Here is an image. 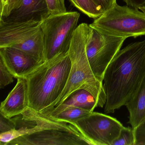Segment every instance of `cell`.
<instances>
[{
  "label": "cell",
  "instance_id": "21",
  "mask_svg": "<svg viewBox=\"0 0 145 145\" xmlns=\"http://www.w3.org/2000/svg\"><path fill=\"white\" fill-rule=\"evenodd\" d=\"M16 124L12 118H7L0 113V133L14 129Z\"/></svg>",
  "mask_w": 145,
  "mask_h": 145
},
{
  "label": "cell",
  "instance_id": "22",
  "mask_svg": "<svg viewBox=\"0 0 145 145\" xmlns=\"http://www.w3.org/2000/svg\"><path fill=\"white\" fill-rule=\"evenodd\" d=\"M133 130L135 137V145H145V120Z\"/></svg>",
  "mask_w": 145,
  "mask_h": 145
},
{
  "label": "cell",
  "instance_id": "26",
  "mask_svg": "<svg viewBox=\"0 0 145 145\" xmlns=\"http://www.w3.org/2000/svg\"><path fill=\"white\" fill-rule=\"evenodd\" d=\"M8 0H1V5H0V12L2 11L5 7L6 6L8 3Z\"/></svg>",
  "mask_w": 145,
  "mask_h": 145
},
{
  "label": "cell",
  "instance_id": "14",
  "mask_svg": "<svg viewBox=\"0 0 145 145\" xmlns=\"http://www.w3.org/2000/svg\"><path fill=\"white\" fill-rule=\"evenodd\" d=\"M97 107L96 100L91 93L86 90L80 89L74 91L62 103L55 107L46 115L53 117L70 107L80 108L92 112Z\"/></svg>",
  "mask_w": 145,
  "mask_h": 145
},
{
  "label": "cell",
  "instance_id": "15",
  "mask_svg": "<svg viewBox=\"0 0 145 145\" xmlns=\"http://www.w3.org/2000/svg\"><path fill=\"white\" fill-rule=\"evenodd\" d=\"M125 106L129 114L128 123L135 129L145 120V73L136 91Z\"/></svg>",
  "mask_w": 145,
  "mask_h": 145
},
{
  "label": "cell",
  "instance_id": "8",
  "mask_svg": "<svg viewBox=\"0 0 145 145\" xmlns=\"http://www.w3.org/2000/svg\"><path fill=\"white\" fill-rule=\"evenodd\" d=\"M71 124L93 145H112L124 126L113 117L94 112Z\"/></svg>",
  "mask_w": 145,
  "mask_h": 145
},
{
  "label": "cell",
  "instance_id": "17",
  "mask_svg": "<svg viewBox=\"0 0 145 145\" xmlns=\"http://www.w3.org/2000/svg\"><path fill=\"white\" fill-rule=\"evenodd\" d=\"M91 112L80 108L70 107L51 118L57 121L71 124L86 117Z\"/></svg>",
  "mask_w": 145,
  "mask_h": 145
},
{
  "label": "cell",
  "instance_id": "19",
  "mask_svg": "<svg viewBox=\"0 0 145 145\" xmlns=\"http://www.w3.org/2000/svg\"><path fill=\"white\" fill-rule=\"evenodd\" d=\"M14 75L7 68L2 58L0 57V88L4 87L14 81Z\"/></svg>",
  "mask_w": 145,
  "mask_h": 145
},
{
  "label": "cell",
  "instance_id": "12",
  "mask_svg": "<svg viewBox=\"0 0 145 145\" xmlns=\"http://www.w3.org/2000/svg\"><path fill=\"white\" fill-rule=\"evenodd\" d=\"M16 86L1 104L0 113L8 118H13L29 107L28 89L27 80L18 78Z\"/></svg>",
  "mask_w": 145,
  "mask_h": 145
},
{
  "label": "cell",
  "instance_id": "5",
  "mask_svg": "<svg viewBox=\"0 0 145 145\" xmlns=\"http://www.w3.org/2000/svg\"><path fill=\"white\" fill-rule=\"evenodd\" d=\"M139 9L117 3L95 19L91 27L110 36L127 39L145 35V7Z\"/></svg>",
  "mask_w": 145,
  "mask_h": 145
},
{
  "label": "cell",
  "instance_id": "20",
  "mask_svg": "<svg viewBox=\"0 0 145 145\" xmlns=\"http://www.w3.org/2000/svg\"><path fill=\"white\" fill-rule=\"evenodd\" d=\"M50 15H56L67 12L65 0H45Z\"/></svg>",
  "mask_w": 145,
  "mask_h": 145
},
{
  "label": "cell",
  "instance_id": "9",
  "mask_svg": "<svg viewBox=\"0 0 145 145\" xmlns=\"http://www.w3.org/2000/svg\"><path fill=\"white\" fill-rule=\"evenodd\" d=\"M16 124L14 129L0 133V145H7L12 140L25 135L44 130L66 129L72 124L53 119L42 113L28 107L23 112L12 118Z\"/></svg>",
  "mask_w": 145,
  "mask_h": 145
},
{
  "label": "cell",
  "instance_id": "1",
  "mask_svg": "<svg viewBox=\"0 0 145 145\" xmlns=\"http://www.w3.org/2000/svg\"><path fill=\"white\" fill-rule=\"evenodd\" d=\"M145 73V40L131 43L120 50L103 76L106 96V114L125 106L135 94Z\"/></svg>",
  "mask_w": 145,
  "mask_h": 145
},
{
  "label": "cell",
  "instance_id": "10",
  "mask_svg": "<svg viewBox=\"0 0 145 145\" xmlns=\"http://www.w3.org/2000/svg\"><path fill=\"white\" fill-rule=\"evenodd\" d=\"M93 145L72 125L66 129L44 130L16 138L7 145Z\"/></svg>",
  "mask_w": 145,
  "mask_h": 145
},
{
  "label": "cell",
  "instance_id": "4",
  "mask_svg": "<svg viewBox=\"0 0 145 145\" xmlns=\"http://www.w3.org/2000/svg\"><path fill=\"white\" fill-rule=\"evenodd\" d=\"M43 21L32 19L7 22L0 19V48L10 47L18 49L39 63H44L45 61L41 28Z\"/></svg>",
  "mask_w": 145,
  "mask_h": 145
},
{
  "label": "cell",
  "instance_id": "11",
  "mask_svg": "<svg viewBox=\"0 0 145 145\" xmlns=\"http://www.w3.org/2000/svg\"><path fill=\"white\" fill-rule=\"evenodd\" d=\"M0 57L17 79L26 78L42 64L26 52L12 47L0 48Z\"/></svg>",
  "mask_w": 145,
  "mask_h": 145
},
{
  "label": "cell",
  "instance_id": "2",
  "mask_svg": "<svg viewBox=\"0 0 145 145\" xmlns=\"http://www.w3.org/2000/svg\"><path fill=\"white\" fill-rule=\"evenodd\" d=\"M89 29L87 24H80L74 32L68 51L72 67L67 82L60 96L43 113L45 115L80 89L86 90L91 93L99 107L105 106L106 96L103 84L93 74L86 56V46Z\"/></svg>",
  "mask_w": 145,
  "mask_h": 145
},
{
  "label": "cell",
  "instance_id": "18",
  "mask_svg": "<svg viewBox=\"0 0 145 145\" xmlns=\"http://www.w3.org/2000/svg\"><path fill=\"white\" fill-rule=\"evenodd\" d=\"M135 137L132 127H123L112 145H135Z\"/></svg>",
  "mask_w": 145,
  "mask_h": 145
},
{
  "label": "cell",
  "instance_id": "6",
  "mask_svg": "<svg viewBox=\"0 0 145 145\" xmlns=\"http://www.w3.org/2000/svg\"><path fill=\"white\" fill-rule=\"evenodd\" d=\"M80 16L78 12H67L49 15L43 20L41 28L45 61L59 54L68 52Z\"/></svg>",
  "mask_w": 145,
  "mask_h": 145
},
{
  "label": "cell",
  "instance_id": "23",
  "mask_svg": "<svg viewBox=\"0 0 145 145\" xmlns=\"http://www.w3.org/2000/svg\"><path fill=\"white\" fill-rule=\"evenodd\" d=\"M94 2L101 8L103 12L111 9L116 3V0H93Z\"/></svg>",
  "mask_w": 145,
  "mask_h": 145
},
{
  "label": "cell",
  "instance_id": "7",
  "mask_svg": "<svg viewBox=\"0 0 145 145\" xmlns=\"http://www.w3.org/2000/svg\"><path fill=\"white\" fill-rule=\"evenodd\" d=\"M125 39L102 33L90 27L86 46V56L93 74L100 81L103 82L107 67Z\"/></svg>",
  "mask_w": 145,
  "mask_h": 145
},
{
  "label": "cell",
  "instance_id": "25",
  "mask_svg": "<svg viewBox=\"0 0 145 145\" xmlns=\"http://www.w3.org/2000/svg\"><path fill=\"white\" fill-rule=\"evenodd\" d=\"M127 5L140 10L145 7V0H123Z\"/></svg>",
  "mask_w": 145,
  "mask_h": 145
},
{
  "label": "cell",
  "instance_id": "16",
  "mask_svg": "<svg viewBox=\"0 0 145 145\" xmlns=\"http://www.w3.org/2000/svg\"><path fill=\"white\" fill-rule=\"evenodd\" d=\"M78 10L90 18L95 19L104 13L93 0H69Z\"/></svg>",
  "mask_w": 145,
  "mask_h": 145
},
{
  "label": "cell",
  "instance_id": "13",
  "mask_svg": "<svg viewBox=\"0 0 145 145\" xmlns=\"http://www.w3.org/2000/svg\"><path fill=\"white\" fill-rule=\"evenodd\" d=\"M49 16L45 0H19L9 16L0 19L7 22L43 21Z\"/></svg>",
  "mask_w": 145,
  "mask_h": 145
},
{
  "label": "cell",
  "instance_id": "3",
  "mask_svg": "<svg viewBox=\"0 0 145 145\" xmlns=\"http://www.w3.org/2000/svg\"><path fill=\"white\" fill-rule=\"evenodd\" d=\"M71 67L68 52L59 54L42 63L27 76L29 107L44 112L64 90Z\"/></svg>",
  "mask_w": 145,
  "mask_h": 145
},
{
  "label": "cell",
  "instance_id": "24",
  "mask_svg": "<svg viewBox=\"0 0 145 145\" xmlns=\"http://www.w3.org/2000/svg\"><path fill=\"white\" fill-rule=\"evenodd\" d=\"M18 1L19 0H8L6 6L2 11L0 12V18H5L8 16Z\"/></svg>",
  "mask_w": 145,
  "mask_h": 145
}]
</instances>
